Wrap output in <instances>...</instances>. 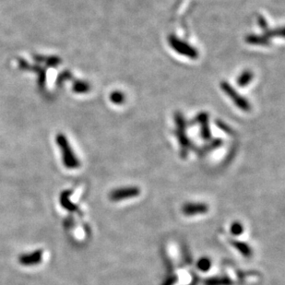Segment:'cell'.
I'll list each match as a JSON object with an SVG mask.
<instances>
[{"mask_svg": "<svg viewBox=\"0 0 285 285\" xmlns=\"http://www.w3.org/2000/svg\"><path fill=\"white\" fill-rule=\"evenodd\" d=\"M169 43L171 47L178 54H183L185 56H188L192 60H195L199 55L198 51L196 49L174 35H171L169 37Z\"/></svg>", "mask_w": 285, "mask_h": 285, "instance_id": "cell-1", "label": "cell"}, {"mask_svg": "<svg viewBox=\"0 0 285 285\" xmlns=\"http://www.w3.org/2000/svg\"><path fill=\"white\" fill-rule=\"evenodd\" d=\"M230 244L244 257L248 258L252 255V249L247 244L237 240H230Z\"/></svg>", "mask_w": 285, "mask_h": 285, "instance_id": "cell-7", "label": "cell"}, {"mask_svg": "<svg viewBox=\"0 0 285 285\" xmlns=\"http://www.w3.org/2000/svg\"><path fill=\"white\" fill-rule=\"evenodd\" d=\"M70 195H71L70 191H63L60 195V204L65 210H69V211H75L78 210V207L70 199Z\"/></svg>", "mask_w": 285, "mask_h": 285, "instance_id": "cell-6", "label": "cell"}, {"mask_svg": "<svg viewBox=\"0 0 285 285\" xmlns=\"http://www.w3.org/2000/svg\"><path fill=\"white\" fill-rule=\"evenodd\" d=\"M205 285H233V280L226 276H216L209 278L205 281Z\"/></svg>", "mask_w": 285, "mask_h": 285, "instance_id": "cell-8", "label": "cell"}, {"mask_svg": "<svg viewBox=\"0 0 285 285\" xmlns=\"http://www.w3.org/2000/svg\"><path fill=\"white\" fill-rule=\"evenodd\" d=\"M110 99L116 104H122L125 101L124 93L119 92V91H116V92H113L111 93Z\"/></svg>", "mask_w": 285, "mask_h": 285, "instance_id": "cell-13", "label": "cell"}, {"mask_svg": "<svg viewBox=\"0 0 285 285\" xmlns=\"http://www.w3.org/2000/svg\"><path fill=\"white\" fill-rule=\"evenodd\" d=\"M221 90L225 92L228 96L231 98L232 100H233V102L236 103V105H237V107L242 109L243 111H246V112L250 111L251 106H250L249 102H248L245 98L240 96V95L237 93V91H236L228 82H225V81L221 82Z\"/></svg>", "mask_w": 285, "mask_h": 285, "instance_id": "cell-2", "label": "cell"}, {"mask_svg": "<svg viewBox=\"0 0 285 285\" xmlns=\"http://www.w3.org/2000/svg\"><path fill=\"white\" fill-rule=\"evenodd\" d=\"M247 41L248 43H252V44H263L266 45L268 44V38L266 36H255V35H250L247 38Z\"/></svg>", "mask_w": 285, "mask_h": 285, "instance_id": "cell-11", "label": "cell"}, {"mask_svg": "<svg viewBox=\"0 0 285 285\" xmlns=\"http://www.w3.org/2000/svg\"><path fill=\"white\" fill-rule=\"evenodd\" d=\"M140 193V189L137 187H125V188L113 189L109 195V197L112 201L119 202V201L127 200L131 198H135L139 196Z\"/></svg>", "mask_w": 285, "mask_h": 285, "instance_id": "cell-3", "label": "cell"}, {"mask_svg": "<svg viewBox=\"0 0 285 285\" xmlns=\"http://www.w3.org/2000/svg\"><path fill=\"white\" fill-rule=\"evenodd\" d=\"M43 255V250L37 249L35 251H32L31 253L22 254L21 256H19L18 260L22 266L32 267V266H36L42 262Z\"/></svg>", "mask_w": 285, "mask_h": 285, "instance_id": "cell-4", "label": "cell"}, {"mask_svg": "<svg viewBox=\"0 0 285 285\" xmlns=\"http://www.w3.org/2000/svg\"><path fill=\"white\" fill-rule=\"evenodd\" d=\"M199 118H200V120H201V126H202V129H201V134H202V137L205 138V139H209L210 138V131H209V127H208V123H207V120H208V116L206 113H201L199 116Z\"/></svg>", "mask_w": 285, "mask_h": 285, "instance_id": "cell-10", "label": "cell"}, {"mask_svg": "<svg viewBox=\"0 0 285 285\" xmlns=\"http://www.w3.org/2000/svg\"><path fill=\"white\" fill-rule=\"evenodd\" d=\"M197 267L201 271L209 270L210 269V267H211V261H210V258H200L199 261H198V263H197Z\"/></svg>", "mask_w": 285, "mask_h": 285, "instance_id": "cell-12", "label": "cell"}, {"mask_svg": "<svg viewBox=\"0 0 285 285\" xmlns=\"http://www.w3.org/2000/svg\"><path fill=\"white\" fill-rule=\"evenodd\" d=\"M253 73L249 70H246L244 71L241 75L238 77L237 79V84L240 87L247 86L248 84H249L252 79H253Z\"/></svg>", "mask_w": 285, "mask_h": 285, "instance_id": "cell-9", "label": "cell"}, {"mask_svg": "<svg viewBox=\"0 0 285 285\" xmlns=\"http://www.w3.org/2000/svg\"><path fill=\"white\" fill-rule=\"evenodd\" d=\"M244 232V227H243L242 223L240 222H234L231 225V233L232 235L234 236H239L241 235Z\"/></svg>", "mask_w": 285, "mask_h": 285, "instance_id": "cell-14", "label": "cell"}, {"mask_svg": "<svg viewBox=\"0 0 285 285\" xmlns=\"http://www.w3.org/2000/svg\"><path fill=\"white\" fill-rule=\"evenodd\" d=\"M209 210L208 205L200 202H190L184 205L183 211L184 214L187 216L200 215L205 214Z\"/></svg>", "mask_w": 285, "mask_h": 285, "instance_id": "cell-5", "label": "cell"}]
</instances>
